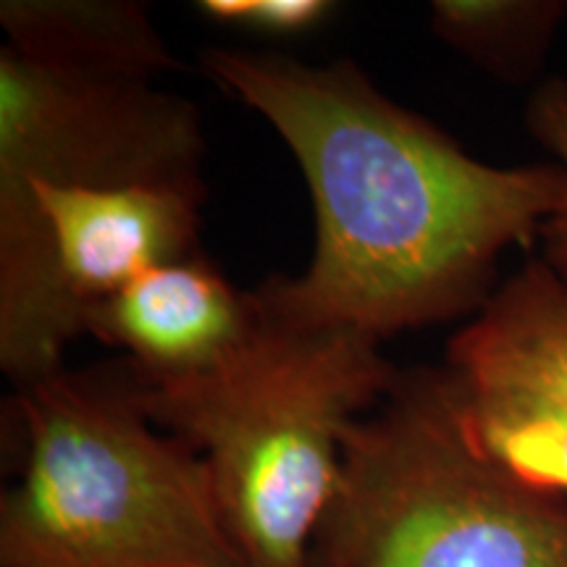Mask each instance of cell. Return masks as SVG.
<instances>
[{"instance_id":"cell-11","label":"cell","mask_w":567,"mask_h":567,"mask_svg":"<svg viewBox=\"0 0 567 567\" xmlns=\"http://www.w3.org/2000/svg\"><path fill=\"white\" fill-rule=\"evenodd\" d=\"M526 126L559 168V197L542 226V260L567 292V80H544L526 105Z\"/></svg>"},{"instance_id":"cell-4","label":"cell","mask_w":567,"mask_h":567,"mask_svg":"<svg viewBox=\"0 0 567 567\" xmlns=\"http://www.w3.org/2000/svg\"><path fill=\"white\" fill-rule=\"evenodd\" d=\"M308 567H567V499L467 442L444 368H410L347 434Z\"/></svg>"},{"instance_id":"cell-2","label":"cell","mask_w":567,"mask_h":567,"mask_svg":"<svg viewBox=\"0 0 567 567\" xmlns=\"http://www.w3.org/2000/svg\"><path fill=\"white\" fill-rule=\"evenodd\" d=\"M24 473L0 499L3 567H245L208 463L147 417L132 365L13 396Z\"/></svg>"},{"instance_id":"cell-1","label":"cell","mask_w":567,"mask_h":567,"mask_svg":"<svg viewBox=\"0 0 567 567\" xmlns=\"http://www.w3.org/2000/svg\"><path fill=\"white\" fill-rule=\"evenodd\" d=\"M203 74L266 118L300 163L316 252L300 276L252 289L266 321L373 342L476 316L496 266L530 245L559 197V168L492 166L394 103L352 61L208 48Z\"/></svg>"},{"instance_id":"cell-8","label":"cell","mask_w":567,"mask_h":567,"mask_svg":"<svg viewBox=\"0 0 567 567\" xmlns=\"http://www.w3.org/2000/svg\"><path fill=\"white\" fill-rule=\"evenodd\" d=\"M446 368L534 386L567 402V292L528 260L446 347Z\"/></svg>"},{"instance_id":"cell-7","label":"cell","mask_w":567,"mask_h":567,"mask_svg":"<svg viewBox=\"0 0 567 567\" xmlns=\"http://www.w3.org/2000/svg\"><path fill=\"white\" fill-rule=\"evenodd\" d=\"M0 24L9 48L59 69L155 82L179 66L142 3L3 0Z\"/></svg>"},{"instance_id":"cell-12","label":"cell","mask_w":567,"mask_h":567,"mask_svg":"<svg viewBox=\"0 0 567 567\" xmlns=\"http://www.w3.org/2000/svg\"><path fill=\"white\" fill-rule=\"evenodd\" d=\"M329 0H203L197 11L216 24L276 38H295L321 27L334 13Z\"/></svg>"},{"instance_id":"cell-6","label":"cell","mask_w":567,"mask_h":567,"mask_svg":"<svg viewBox=\"0 0 567 567\" xmlns=\"http://www.w3.org/2000/svg\"><path fill=\"white\" fill-rule=\"evenodd\" d=\"M87 334L126 352L147 386H174L224 368L260 326L252 289L205 255L153 268L87 313Z\"/></svg>"},{"instance_id":"cell-9","label":"cell","mask_w":567,"mask_h":567,"mask_svg":"<svg viewBox=\"0 0 567 567\" xmlns=\"http://www.w3.org/2000/svg\"><path fill=\"white\" fill-rule=\"evenodd\" d=\"M442 368L467 442L523 484L567 496V402L517 381Z\"/></svg>"},{"instance_id":"cell-5","label":"cell","mask_w":567,"mask_h":567,"mask_svg":"<svg viewBox=\"0 0 567 567\" xmlns=\"http://www.w3.org/2000/svg\"><path fill=\"white\" fill-rule=\"evenodd\" d=\"M203 163L200 113L184 97L147 80L0 51V189L163 184L205 193Z\"/></svg>"},{"instance_id":"cell-3","label":"cell","mask_w":567,"mask_h":567,"mask_svg":"<svg viewBox=\"0 0 567 567\" xmlns=\"http://www.w3.org/2000/svg\"><path fill=\"white\" fill-rule=\"evenodd\" d=\"M396 375L373 339L260 316L255 337L216 373L174 386L137 379V392L147 417L208 463L245 567H308L344 439Z\"/></svg>"},{"instance_id":"cell-10","label":"cell","mask_w":567,"mask_h":567,"mask_svg":"<svg viewBox=\"0 0 567 567\" xmlns=\"http://www.w3.org/2000/svg\"><path fill=\"white\" fill-rule=\"evenodd\" d=\"M563 0H434L431 32L494 80L528 84L542 74L559 27Z\"/></svg>"}]
</instances>
